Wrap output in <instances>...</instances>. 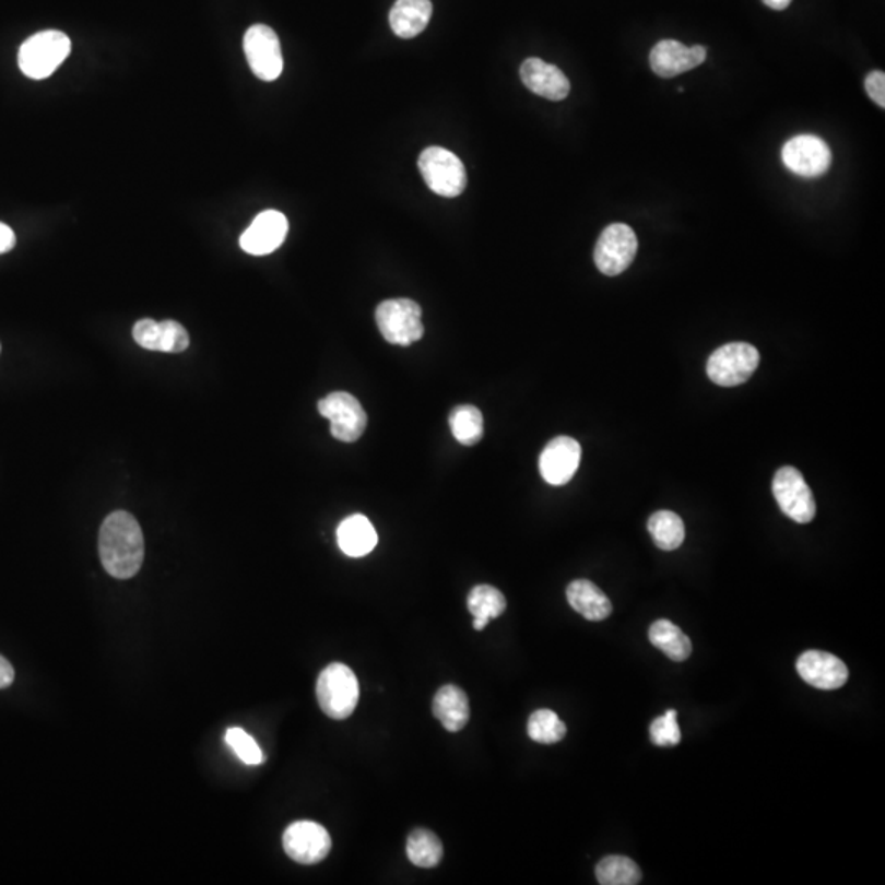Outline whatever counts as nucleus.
Wrapping results in <instances>:
<instances>
[{"label": "nucleus", "mask_w": 885, "mask_h": 885, "mask_svg": "<svg viewBox=\"0 0 885 885\" xmlns=\"http://www.w3.org/2000/svg\"><path fill=\"white\" fill-rule=\"evenodd\" d=\"M318 412L330 420L331 435L344 442L361 438L367 425V415L359 400L347 392H333L318 402Z\"/></svg>", "instance_id": "nucleus-10"}, {"label": "nucleus", "mask_w": 885, "mask_h": 885, "mask_svg": "<svg viewBox=\"0 0 885 885\" xmlns=\"http://www.w3.org/2000/svg\"><path fill=\"white\" fill-rule=\"evenodd\" d=\"M595 877L602 885H636L641 882V871L626 856H606L597 864Z\"/></svg>", "instance_id": "nucleus-27"}, {"label": "nucleus", "mask_w": 885, "mask_h": 885, "mask_svg": "<svg viewBox=\"0 0 885 885\" xmlns=\"http://www.w3.org/2000/svg\"><path fill=\"white\" fill-rule=\"evenodd\" d=\"M133 340L144 350L163 353H182L189 347L190 338L186 328L174 320L154 321L143 318L133 327Z\"/></svg>", "instance_id": "nucleus-17"}, {"label": "nucleus", "mask_w": 885, "mask_h": 885, "mask_svg": "<svg viewBox=\"0 0 885 885\" xmlns=\"http://www.w3.org/2000/svg\"><path fill=\"white\" fill-rule=\"evenodd\" d=\"M865 92H868L869 97L878 105V107H885V74L882 71H872L869 72L868 78L864 81Z\"/></svg>", "instance_id": "nucleus-32"}, {"label": "nucleus", "mask_w": 885, "mask_h": 885, "mask_svg": "<svg viewBox=\"0 0 885 885\" xmlns=\"http://www.w3.org/2000/svg\"><path fill=\"white\" fill-rule=\"evenodd\" d=\"M796 672L806 684L819 691H836L848 681V668L841 659L825 651H805L796 659Z\"/></svg>", "instance_id": "nucleus-16"}, {"label": "nucleus", "mask_w": 885, "mask_h": 885, "mask_svg": "<svg viewBox=\"0 0 885 885\" xmlns=\"http://www.w3.org/2000/svg\"><path fill=\"white\" fill-rule=\"evenodd\" d=\"M507 609V600L500 590L492 586H475L468 595V610L474 618L487 622L498 618Z\"/></svg>", "instance_id": "nucleus-29"}, {"label": "nucleus", "mask_w": 885, "mask_h": 885, "mask_svg": "<svg viewBox=\"0 0 885 885\" xmlns=\"http://www.w3.org/2000/svg\"><path fill=\"white\" fill-rule=\"evenodd\" d=\"M449 428L461 445L472 446L484 436V418L477 406L458 405L449 413Z\"/></svg>", "instance_id": "nucleus-26"}, {"label": "nucleus", "mask_w": 885, "mask_h": 885, "mask_svg": "<svg viewBox=\"0 0 885 885\" xmlns=\"http://www.w3.org/2000/svg\"><path fill=\"white\" fill-rule=\"evenodd\" d=\"M98 554L105 570L115 579H130L144 559V540L140 523L128 511H111L98 533Z\"/></svg>", "instance_id": "nucleus-1"}, {"label": "nucleus", "mask_w": 885, "mask_h": 885, "mask_svg": "<svg viewBox=\"0 0 885 885\" xmlns=\"http://www.w3.org/2000/svg\"><path fill=\"white\" fill-rule=\"evenodd\" d=\"M15 233L5 223L0 222V255L10 251L15 246Z\"/></svg>", "instance_id": "nucleus-33"}, {"label": "nucleus", "mask_w": 885, "mask_h": 885, "mask_svg": "<svg viewBox=\"0 0 885 885\" xmlns=\"http://www.w3.org/2000/svg\"><path fill=\"white\" fill-rule=\"evenodd\" d=\"M528 736L541 744L559 743L566 736V724L550 708H540L528 718Z\"/></svg>", "instance_id": "nucleus-28"}, {"label": "nucleus", "mask_w": 885, "mask_h": 885, "mask_svg": "<svg viewBox=\"0 0 885 885\" xmlns=\"http://www.w3.org/2000/svg\"><path fill=\"white\" fill-rule=\"evenodd\" d=\"M432 13L429 0H397L389 13L390 28L400 38H415L428 25Z\"/></svg>", "instance_id": "nucleus-21"}, {"label": "nucleus", "mask_w": 885, "mask_h": 885, "mask_svg": "<svg viewBox=\"0 0 885 885\" xmlns=\"http://www.w3.org/2000/svg\"><path fill=\"white\" fill-rule=\"evenodd\" d=\"M705 59L707 49L704 46L695 45L687 48L675 39H661L649 52V64L659 78H675L682 72L697 68Z\"/></svg>", "instance_id": "nucleus-14"}, {"label": "nucleus", "mask_w": 885, "mask_h": 885, "mask_svg": "<svg viewBox=\"0 0 885 885\" xmlns=\"http://www.w3.org/2000/svg\"><path fill=\"white\" fill-rule=\"evenodd\" d=\"M648 636L651 645L661 649L672 661L682 662L691 656V639L669 620H658V622L652 623L649 626Z\"/></svg>", "instance_id": "nucleus-23"}, {"label": "nucleus", "mask_w": 885, "mask_h": 885, "mask_svg": "<svg viewBox=\"0 0 885 885\" xmlns=\"http://www.w3.org/2000/svg\"><path fill=\"white\" fill-rule=\"evenodd\" d=\"M406 856L416 868H436L442 861V845L435 833L415 828L406 838Z\"/></svg>", "instance_id": "nucleus-25"}, {"label": "nucleus", "mask_w": 885, "mask_h": 885, "mask_svg": "<svg viewBox=\"0 0 885 885\" xmlns=\"http://www.w3.org/2000/svg\"><path fill=\"white\" fill-rule=\"evenodd\" d=\"M782 161L787 169L800 177H819L829 169L831 151L822 138L815 134H799L782 148Z\"/></svg>", "instance_id": "nucleus-11"}, {"label": "nucleus", "mask_w": 885, "mask_h": 885, "mask_svg": "<svg viewBox=\"0 0 885 885\" xmlns=\"http://www.w3.org/2000/svg\"><path fill=\"white\" fill-rule=\"evenodd\" d=\"M376 321L380 333L390 344L410 346L422 340L425 328L422 323V307L412 298H389L376 308Z\"/></svg>", "instance_id": "nucleus-4"}, {"label": "nucleus", "mask_w": 885, "mask_h": 885, "mask_svg": "<svg viewBox=\"0 0 885 885\" xmlns=\"http://www.w3.org/2000/svg\"><path fill=\"white\" fill-rule=\"evenodd\" d=\"M579 442L569 436H557L544 446L540 456L541 477L551 485H564L574 477L580 464Z\"/></svg>", "instance_id": "nucleus-13"}, {"label": "nucleus", "mask_w": 885, "mask_h": 885, "mask_svg": "<svg viewBox=\"0 0 885 885\" xmlns=\"http://www.w3.org/2000/svg\"><path fill=\"white\" fill-rule=\"evenodd\" d=\"M520 78L527 88L547 101H563L569 95L570 82L557 66L540 58L524 59Z\"/></svg>", "instance_id": "nucleus-18"}, {"label": "nucleus", "mask_w": 885, "mask_h": 885, "mask_svg": "<svg viewBox=\"0 0 885 885\" xmlns=\"http://www.w3.org/2000/svg\"><path fill=\"white\" fill-rule=\"evenodd\" d=\"M566 597L569 605L590 622H602L612 613V602L609 597L590 580H573L567 586Z\"/></svg>", "instance_id": "nucleus-20"}, {"label": "nucleus", "mask_w": 885, "mask_h": 885, "mask_svg": "<svg viewBox=\"0 0 885 885\" xmlns=\"http://www.w3.org/2000/svg\"><path fill=\"white\" fill-rule=\"evenodd\" d=\"M772 494L782 514L795 523H810L815 518V498L799 469L780 468L772 479Z\"/></svg>", "instance_id": "nucleus-7"}, {"label": "nucleus", "mask_w": 885, "mask_h": 885, "mask_svg": "<svg viewBox=\"0 0 885 885\" xmlns=\"http://www.w3.org/2000/svg\"><path fill=\"white\" fill-rule=\"evenodd\" d=\"M763 2L766 3L769 9L786 10L792 0H763Z\"/></svg>", "instance_id": "nucleus-35"}, {"label": "nucleus", "mask_w": 885, "mask_h": 885, "mask_svg": "<svg viewBox=\"0 0 885 885\" xmlns=\"http://www.w3.org/2000/svg\"><path fill=\"white\" fill-rule=\"evenodd\" d=\"M638 251V238L632 226L625 223H612L600 233L597 239L593 261L597 269L605 275L622 274L629 268Z\"/></svg>", "instance_id": "nucleus-8"}, {"label": "nucleus", "mask_w": 885, "mask_h": 885, "mask_svg": "<svg viewBox=\"0 0 885 885\" xmlns=\"http://www.w3.org/2000/svg\"><path fill=\"white\" fill-rule=\"evenodd\" d=\"M225 740L243 763L256 766V764H261L262 759H264L261 747L241 728H229L226 731Z\"/></svg>", "instance_id": "nucleus-31"}, {"label": "nucleus", "mask_w": 885, "mask_h": 885, "mask_svg": "<svg viewBox=\"0 0 885 885\" xmlns=\"http://www.w3.org/2000/svg\"><path fill=\"white\" fill-rule=\"evenodd\" d=\"M487 620L484 618H474L472 620V626H474L475 632H482V629L487 626Z\"/></svg>", "instance_id": "nucleus-36"}, {"label": "nucleus", "mask_w": 885, "mask_h": 885, "mask_svg": "<svg viewBox=\"0 0 885 885\" xmlns=\"http://www.w3.org/2000/svg\"><path fill=\"white\" fill-rule=\"evenodd\" d=\"M648 531L656 546L662 551L677 550L685 540L684 521L671 510L652 514L648 520Z\"/></svg>", "instance_id": "nucleus-24"}, {"label": "nucleus", "mask_w": 885, "mask_h": 885, "mask_svg": "<svg viewBox=\"0 0 885 885\" xmlns=\"http://www.w3.org/2000/svg\"><path fill=\"white\" fill-rule=\"evenodd\" d=\"M288 232V222L284 213L278 210H266L259 213L251 225L245 229L239 246L243 251L252 256H264L275 251L284 243Z\"/></svg>", "instance_id": "nucleus-15"}, {"label": "nucleus", "mask_w": 885, "mask_h": 885, "mask_svg": "<svg viewBox=\"0 0 885 885\" xmlns=\"http://www.w3.org/2000/svg\"><path fill=\"white\" fill-rule=\"evenodd\" d=\"M337 540L346 556L363 557L376 547L377 533L364 515H351L338 527Z\"/></svg>", "instance_id": "nucleus-22"}, {"label": "nucleus", "mask_w": 885, "mask_h": 885, "mask_svg": "<svg viewBox=\"0 0 885 885\" xmlns=\"http://www.w3.org/2000/svg\"><path fill=\"white\" fill-rule=\"evenodd\" d=\"M649 736L656 746H675L681 743V728L677 723V711L669 708L662 717L654 718L649 727Z\"/></svg>", "instance_id": "nucleus-30"}, {"label": "nucleus", "mask_w": 885, "mask_h": 885, "mask_svg": "<svg viewBox=\"0 0 885 885\" xmlns=\"http://www.w3.org/2000/svg\"><path fill=\"white\" fill-rule=\"evenodd\" d=\"M759 366V351L750 343L736 341L713 351L707 361V374L711 382L721 387H734L746 382Z\"/></svg>", "instance_id": "nucleus-6"}, {"label": "nucleus", "mask_w": 885, "mask_h": 885, "mask_svg": "<svg viewBox=\"0 0 885 885\" xmlns=\"http://www.w3.org/2000/svg\"><path fill=\"white\" fill-rule=\"evenodd\" d=\"M71 52V39L58 30H45L30 36L19 51V66L30 79H46Z\"/></svg>", "instance_id": "nucleus-3"}, {"label": "nucleus", "mask_w": 885, "mask_h": 885, "mask_svg": "<svg viewBox=\"0 0 885 885\" xmlns=\"http://www.w3.org/2000/svg\"><path fill=\"white\" fill-rule=\"evenodd\" d=\"M420 173L429 190L441 197L461 196L468 184L464 164L445 148L429 146L418 157Z\"/></svg>", "instance_id": "nucleus-5"}, {"label": "nucleus", "mask_w": 885, "mask_h": 885, "mask_svg": "<svg viewBox=\"0 0 885 885\" xmlns=\"http://www.w3.org/2000/svg\"><path fill=\"white\" fill-rule=\"evenodd\" d=\"M285 854L298 864H318L331 849V838L323 826L314 822H295L282 836Z\"/></svg>", "instance_id": "nucleus-12"}, {"label": "nucleus", "mask_w": 885, "mask_h": 885, "mask_svg": "<svg viewBox=\"0 0 885 885\" xmlns=\"http://www.w3.org/2000/svg\"><path fill=\"white\" fill-rule=\"evenodd\" d=\"M317 700L331 720H346L359 701V682L347 665L333 662L317 678Z\"/></svg>", "instance_id": "nucleus-2"}, {"label": "nucleus", "mask_w": 885, "mask_h": 885, "mask_svg": "<svg viewBox=\"0 0 885 885\" xmlns=\"http://www.w3.org/2000/svg\"><path fill=\"white\" fill-rule=\"evenodd\" d=\"M433 715L446 730L456 733L468 724L471 710L469 698L462 688L455 684H446L436 692L432 704Z\"/></svg>", "instance_id": "nucleus-19"}, {"label": "nucleus", "mask_w": 885, "mask_h": 885, "mask_svg": "<svg viewBox=\"0 0 885 885\" xmlns=\"http://www.w3.org/2000/svg\"><path fill=\"white\" fill-rule=\"evenodd\" d=\"M13 678H15V671H13L12 664L0 656V688L12 685Z\"/></svg>", "instance_id": "nucleus-34"}, {"label": "nucleus", "mask_w": 885, "mask_h": 885, "mask_svg": "<svg viewBox=\"0 0 885 885\" xmlns=\"http://www.w3.org/2000/svg\"><path fill=\"white\" fill-rule=\"evenodd\" d=\"M246 59L252 74L261 81L272 82L281 75L284 69L282 59L281 42L274 30L268 25L249 26L243 38Z\"/></svg>", "instance_id": "nucleus-9"}]
</instances>
